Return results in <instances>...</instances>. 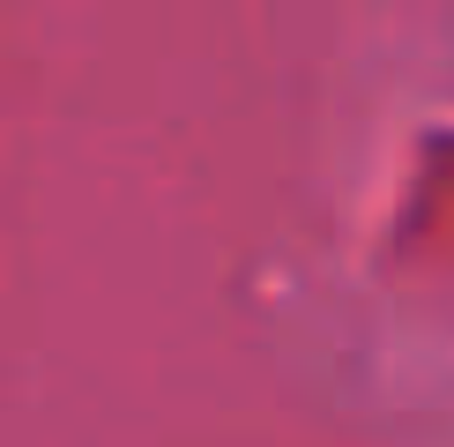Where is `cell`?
Instances as JSON below:
<instances>
[]
</instances>
